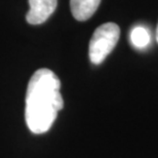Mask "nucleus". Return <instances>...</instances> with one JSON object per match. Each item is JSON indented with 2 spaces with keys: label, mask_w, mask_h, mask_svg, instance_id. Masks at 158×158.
<instances>
[{
  "label": "nucleus",
  "mask_w": 158,
  "mask_h": 158,
  "mask_svg": "<svg viewBox=\"0 0 158 158\" xmlns=\"http://www.w3.org/2000/svg\"><path fill=\"white\" fill-rule=\"evenodd\" d=\"M156 40L158 42V25H157V28H156Z\"/></svg>",
  "instance_id": "6"
},
{
  "label": "nucleus",
  "mask_w": 158,
  "mask_h": 158,
  "mask_svg": "<svg viewBox=\"0 0 158 158\" xmlns=\"http://www.w3.org/2000/svg\"><path fill=\"white\" fill-rule=\"evenodd\" d=\"M29 5L27 22L31 25H40L55 12L58 0H29Z\"/></svg>",
  "instance_id": "3"
},
{
  "label": "nucleus",
  "mask_w": 158,
  "mask_h": 158,
  "mask_svg": "<svg viewBox=\"0 0 158 158\" xmlns=\"http://www.w3.org/2000/svg\"><path fill=\"white\" fill-rule=\"evenodd\" d=\"M131 44L137 48H145L150 43V33L146 28L138 26L131 32Z\"/></svg>",
  "instance_id": "5"
},
{
  "label": "nucleus",
  "mask_w": 158,
  "mask_h": 158,
  "mask_svg": "<svg viewBox=\"0 0 158 158\" xmlns=\"http://www.w3.org/2000/svg\"><path fill=\"white\" fill-rule=\"evenodd\" d=\"M100 3L101 0H70L71 12L77 21H86L97 11Z\"/></svg>",
  "instance_id": "4"
},
{
  "label": "nucleus",
  "mask_w": 158,
  "mask_h": 158,
  "mask_svg": "<svg viewBox=\"0 0 158 158\" xmlns=\"http://www.w3.org/2000/svg\"><path fill=\"white\" fill-rule=\"evenodd\" d=\"M120 29L115 23H105L98 27L89 41L88 55L94 65H100L105 61L117 44Z\"/></svg>",
  "instance_id": "2"
},
{
  "label": "nucleus",
  "mask_w": 158,
  "mask_h": 158,
  "mask_svg": "<svg viewBox=\"0 0 158 158\" xmlns=\"http://www.w3.org/2000/svg\"><path fill=\"white\" fill-rule=\"evenodd\" d=\"M60 89L61 81L49 69H39L32 75L27 87L25 118L33 134H44L52 126L64 107Z\"/></svg>",
  "instance_id": "1"
}]
</instances>
